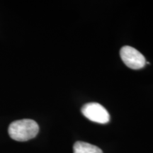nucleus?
Instances as JSON below:
<instances>
[{"label": "nucleus", "instance_id": "obj_3", "mask_svg": "<svg viewBox=\"0 0 153 153\" xmlns=\"http://www.w3.org/2000/svg\"><path fill=\"white\" fill-rule=\"evenodd\" d=\"M120 55L124 64L133 70H140L144 68L146 63L142 53L128 45L123 46L120 49Z\"/></svg>", "mask_w": 153, "mask_h": 153}, {"label": "nucleus", "instance_id": "obj_2", "mask_svg": "<svg viewBox=\"0 0 153 153\" xmlns=\"http://www.w3.org/2000/svg\"><path fill=\"white\" fill-rule=\"evenodd\" d=\"M82 113L86 118L95 123L104 124L110 120V115L104 106L98 103H88L82 108Z\"/></svg>", "mask_w": 153, "mask_h": 153}, {"label": "nucleus", "instance_id": "obj_1", "mask_svg": "<svg viewBox=\"0 0 153 153\" xmlns=\"http://www.w3.org/2000/svg\"><path fill=\"white\" fill-rule=\"evenodd\" d=\"M39 131V126L35 120L22 119L14 121L9 125V136L14 140L24 142L35 137Z\"/></svg>", "mask_w": 153, "mask_h": 153}, {"label": "nucleus", "instance_id": "obj_4", "mask_svg": "<svg viewBox=\"0 0 153 153\" xmlns=\"http://www.w3.org/2000/svg\"><path fill=\"white\" fill-rule=\"evenodd\" d=\"M73 151L74 153H103L102 150L96 145L82 141L74 143Z\"/></svg>", "mask_w": 153, "mask_h": 153}]
</instances>
